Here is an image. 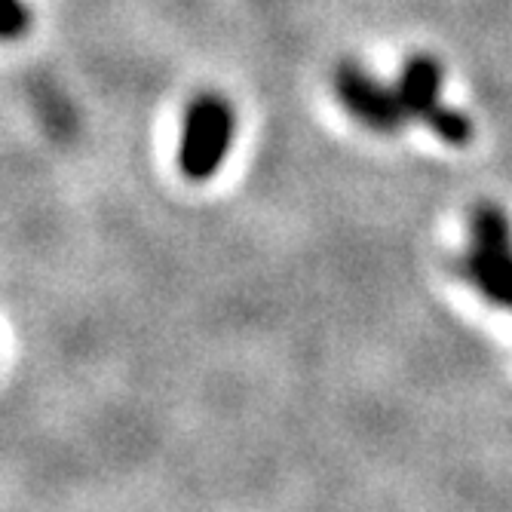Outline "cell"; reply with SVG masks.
<instances>
[{"instance_id":"6da1fadb","label":"cell","mask_w":512,"mask_h":512,"mask_svg":"<svg viewBox=\"0 0 512 512\" xmlns=\"http://www.w3.org/2000/svg\"><path fill=\"white\" fill-rule=\"evenodd\" d=\"M457 270L488 304L512 313V221L503 206L482 200L470 209Z\"/></svg>"},{"instance_id":"7a4b0ae2","label":"cell","mask_w":512,"mask_h":512,"mask_svg":"<svg viewBox=\"0 0 512 512\" xmlns=\"http://www.w3.org/2000/svg\"><path fill=\"white\" fill-rule=\"evenodd\" d=\"M237 135V114L218 92H200L184 114L178 166L191 181H209L230 154Z\"/></svg>"},{"instance_id":"3957f363","label":"cell","mask_w":512,"mask_h":512,"mask_svg":"<svg viewBox=\"0 0 512 512\" xmlns=\"http://www.w3.org/2000/svg\"><path fill=\"white\" fill-rule=\"evenodd\" d=\"M442 80H445V71L439 59L430 53H417L405 62L393 89L408 120L427 123L442 142L460 148L473 138V123L442 102Z\"/></svg>"},{"instance_id":"277c9868","label":"cell","mask_w":512,"mask_h":512,"mask_svg":"<svg viewBox=\"0 0 512 512\" xmlns=\"http://www.w3.org/2000/svg\"><path fill=\"white\" fill-rule=\"evenodd\" d=\"M335 92L341 105L371 132L378 135H396L405 129L408 117L402 111V102L396 89L381 83L368 68L359 62H341L335 71Z\"/></svg>"},{"instance_id":"5b68a950","label":"cell","mask_w":512,"mask_h":512,"mask_svg":"<svg viewBox=\"0 0 512 512\" xmlns=\"http://www.w3.org/2000/svg\"><path fill=\"white\" fill-rule=\"evenodd\" d=\"M31 13L22 0H0V40H16L28 31Z\"/></svg>"}]
</instances>
